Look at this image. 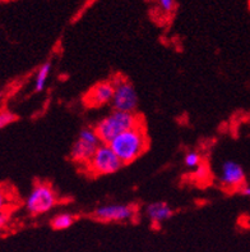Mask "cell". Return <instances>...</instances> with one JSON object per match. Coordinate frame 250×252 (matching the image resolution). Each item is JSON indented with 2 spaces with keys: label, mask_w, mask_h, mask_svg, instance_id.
Returning <instances> with one entry per match:
<instances>
[{
  "label": "cell",
  "mask_w": 250,
  "mask_h": 252,
  "mask_svg": "<svg viewBox=\"0 0 250 252\" xmlns=\"http://www.w3.org/2000/svg\"><path fill=\"white\" fill-rule=\"evenodd\" d=\"M140 123H142V119L136 113L112 110L110 114L98 121L95 129L102 144L109 145L119 134L129 131L130 128L137 127Z\"/></svg>",
  "instance_id": "7a4b0ae2"
},
{
  "label": "cell",
  "mask_w": 250,
  "mask_h": 252,
  "mask_svg": "<svg viewBox=\"0 0 250 252\" xmlns=\"http://www.w3.org/2000/svg\"><path fill=\"white\" fill-rule=\"evenodd\" d=\"M195 176L200 179L207 178V176H208V168L204 165H199L195 170Z\"/></svg>",
  "instance_id": "ac0fdd59"
},
{
  "label": "cell",
  "mask_w": 250,
  "mask_h": 252,
  "mask_svg": "<svg viewBox=\"0 0 250 252\" xmlns=\"http://www.w3.org/2000/svg\"><path fill=\"white\" fill-rule=\"evenodd\" d=\"M51 72V63L50 62H46L38 68L37 73L35 77V91L36 93H41L44 91L45 87H46V83H48L49 76H50Z\"/></svg>",
  "instance_id": "8fae6325"
},
{
  "label": "cell",
  "mask_w": 250,
  "mask_h": 252,
  "mask_svg": "<svg viewBox=\"0 0 250 252\" xmlns=\"http://www.w3.org/2000/svg\"><path fill=\"white\" fill-rule=\"evenodd\" d=\"M200 161H202V158H200V154L198 151H188L184 157V164L192 169H196L200 165Z\"/></svg>",
  "instance_id": "4fadbf2b"
},
{
  "label": "cell",
  "mask_w": 250,
  "mask_h": 252,
  "mask_svg": "<svg viewBox=\"0 0 250 252\" xmlns=\"http://www.w3.org/2000/svg\"><path fill=\"white\" fill-rule=\"evenodd\" d=\"M101 144L95 128H83L70 150V158L78 164H88Z\"/></svg>",
  "instance_id": "277c9868"
},
{
  "label": "cell",
  "mask_w": 250,
  "mask_h": 252,
  "mask_svg": "<svg viewBox=\"0 0 250 252\" xmlns=\"http://www.w3.org/2000/svg\"><path fill=\"white\" fill-rule=\"evenodd\" d=\"M114 83V97H112V106L114 110L120 112L134 113L138 106V95L134 86L123 77H116L112 80Z\"/></svg>",
  "instance_id": "8992f818"
},
{
  "label": "cell",
  "mask_w": 250,
  "mask_h": 252,
  "mask_svg": "<svg viewBox=\"0 0 250 252\" xmlns=\"http://www.w3.org/2000/svg\"><path fill=\"white\" fill-rule=\"evenodd\" d=\"M14 121H17V115L14 113L8 112V110H0V129L9 126Z\"/></svg>",
  "instance_id": "9a60e30c"
},
{
  "label": "cell",
  "mask_w": 250,
  "mask_h": 252,
  "mask_svg": "<svg viewBox=\"0 0 250 252\" xmlns=\"http://www.w3.org/2000/svg\"><path fill=\"white\" fill-rule=\"evenodd\" d=\"M13 201V196L10 193V191L5 187H1L0 186V213L3 211H8V209L10 208Z\"/></svg>",
  "instance_id": "5bb4252c"
},
{
  "label": "cell",
  "mask_w": 250,
  "mask_h": 252,
  "mask_svg": "<svg viewBox=\"0 0 250 252\" xmlns=\"http://www.w3.org/2000/svg\"><path fill=\"white\" fill-rule=\"evenodd\" d=\"M57 196L48 183H37L25 201V208L31 215H42L56 206Z\"/></svg>",
  "instance_id": "3957f363"
},
{
  "label": "cell",
  "mask_w": 250,
  "mask_h": 252,
  "mask_svg": "<svg viewBox=\"0 0 250 252\" xmlns=\"http://www.w3.org/2000/svg\"><path fill=\"white\" fill-rule=\"evenodd\" d=\"M241 195L245 196V197H250V185H244L240 189Z\"/></svg>",
  "instance_id": "d6986e66"
},
{
  "label": "cell",
  "mask_w": 250,
  "mask_h": 252,
  "mask_svg": "<svg viewBox=\"0 0 250 252\" xmlns=\"http://www.w3.org/2000/svg\"><path fill=\"white\" fill-rule=\"evenodd\" d=\"M109 145L123 164L132 163L138 159L148 147L146 128L143 123H140L137 127L130 128L129 131L119 134Z\"/></svg>",
  "instance_id": "6da1fadb"
},
{
  "label": "cell",
  "mask_w": 250,
  "mask_h": 252,
  "mask_svg": "<svg viewBox=\"0 0 250 252\" xmlns=\"http://www.w3.org/2000/svg\"><path fill=\"white\" fill-rule=\"evenodd\" d=\"M146 213L147 217L149 218V220L152 221L155 225H160L164 221L168 220L174 215L172 208L164 201L151 202L149 205H147Z\"/></svg>",
  "instance_id": "30bf717a"
},
{
  "label": "cell",
  "mask_w": 250,
  "mask_h": 252,
  "mask_svg": "<svg viewBox=\"0 0 250 252\" xmlns=\"http://www.w3.org/2000/svg\"><path fill=\"white\" fill-rule=\"evenodd\" d=\"M219 179L226 189H240L245 185L244 168L234 160H226L221 165Z\"/></svg>",
  "instance_id": "ba28073f"
},
{
  "label": "cell",
  "mask_w": 250,
  "mask_h": 252,
  "mask_svg": "<svg viewBox=\"0 0 250 252\" xmlns=\"http://www.w3.org/2000/svg\"><path fill=\"white\" fill-rule=\"evenodd\" d=\"M112 97H114V83L112 81H104L89 90V93L85 96V102L91 108H100L112 101Z\"/></svg>",
  "instance_id": "9c48e42d"
},
{
  "label": "cell",
  "mask_w": 250,
  "mask_h": 252,
  "mask_svg": "<svg viewBox=\"0 0 250 252\" xmlns=\"http://www.w3.org/2000/svg\"><path fill=\"white\" fill-rule=\"evenodd\" d=\"M76 220V217L70 213H60L56 214L53 219H51V227L55 230H64L72 227Z\"/></svg>",
  "instance_id": "7c38bea8"
},
{
  "label": "cell",
  "mask_w": 250,
  "mask_h": 252,
  "mask_svg": "<svg viewBox=\"0 0 250 252\" xmlns=\"http://www.w3.org/2000/svg\"><path fill=\"white\" fill-rule=\"evenodd\" d=\"M3 100H4V94H3V91H0V108H1Z\"/></svg>",
  "instance_id": "ffe728a7"
},
{
  "label": "cell",
  "mask_w": 250,
  "mask_h": 252,
  "mask_svg": "<svg viewBox=\"0 0 250 252\" xmlns=\"http://www.w3.org/2000/svg\"><path fill=\"white\" fill-rule=\"evenodd\" d=\"M87 165L93 174L108 176L119 172L124 164L111 149L110 145L101 144Z\"/></svg>",
  "instance_id": "5b68a950"
},
{
  "label": "cell",
  "mask_w": 250,
  "mask_h": 252,
  "mask_svg": "<svg viewBox=\"0 0 250 252\" xmlns=\"http://www.w3.org/2000/svg\"><path fill=\"white\" fill-rule=\"evenodd\" d=\"M159 4L165 13H171L175 8V0H159Z\"/></svg>",
  "instance_id": "2e32d148"
},
{
  "label": "cell",
  "mask_w": 250,
  "mask_h": 252,
  "mask_svg": "<svg viewBox=\"0 0 250 252\" xmlns=\"http://www.w3.org/2000/svg\"><path fill=\"white\" fill-rule=\"evenodd\" d=\"M136 208L133 205L129 204H108L98 206L95 211H93V217L96 218V220L106 221V223H111V221H129L133 220L136 217Z\"/></svg>",
  "instance_id": "52a82bcc"
},
{
  "label": "cell",
  "mask_w": 250,
  "mask_h": 252,
  "mask_svg": "<svg viewBox=\"0 0 250 252\" xmlns=\"http://www.w3.org/2000/svg\"><path fill=\"white\" fill-rule=\"evenodd\" d=\"M10 219L9 211H3V213H0V230L4 229V228L8 225Z\"/></svg>",
  "instance_id": "e0dca14e"
}]
</instances>
